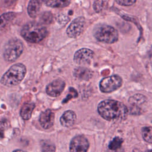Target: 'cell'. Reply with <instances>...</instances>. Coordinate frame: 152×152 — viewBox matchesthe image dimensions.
Here are the masks:
<instances>
[{
    "label": "cell",
    "mask_w": 152,
    "mask_h": 152,
    "mask_svg": "<svg viewBox=\"0 0 152 152\" xmlns=\"http://www.w3.org/2000/svg\"><path fill=\"white\" fill-rule=\"evenodd\" d=\"M55 113L50 109L42 112L39 116V122L44 129H49L54 124Z\"/></svg>",
    "instance_id": "12"
},
{
    "label": "cell",
    "mask_w": 152,
    "mask_h": 152,
    "mask_svg": "<svg viewBox=\"0 0 152 152\" xmlns=\"http://www.w3.org/2000/svg\"><path fill=\"white\" fill-rule=\"evenodd\" d=\"M123 142V140L118 137H115L109 143V148L112 150H115L119 148Z\"/></svg>",
    "instance_id": "21"
},
{
    "label": "cell",
    "mask_w": 152,
    "mask_h": 152,
    "mask_svg": "<svg viewBox=\"0 0 152 152\" xmlns=\"http://www.w3.org/2000/svg\"><path fill=\"white\" fill-rule=\"evenodd\" d=\"M42 1L31 0L28 3L27 12L31 18H35L37 17L40 10Z\"/></svg>",
    "instance_id": "15"
},
{
    "label": "cell",
    "mask_w": 152,
    "mask_h": 152,
    "mask_svg": "<svg viewBox=\"0 0 152 152\" xmlns=\"http://www.w3.org/2000/svg\"><path fill=\"white\" fill-rule=\"evenodd\" d=\"M46 28L40 24L30 23L23 26L21 36L27 42L36 43L41 42L48 35Z\"/></svg>",
    "instance_id": "3"
},
{
    "label": "cell",
    "mask_w": 152,
    "mask_h": 152,
    "mask_svg": "<svg viewBox=\"0 0 152 152\" xmlns=\"http://www.w3.org/2000/svg\"><path fill=\"white\" fill-rule=\"evenodd\" d=\"M15 17L16 14L14 12H5L0 15V30L9 24Z\"/></svg>",
    "instance_id": "17"
},
{
    "label": "cell",
    "mask_w": 152,
    "mask_h": 152,
    "mask_svg": "<svg viewBox=\"0 0 152 152\" xmlns=\"http://www.w3.org/2000/svg\"><path fill=\"white\" fill-rule=\"evenodd\" d=\"M143 139L147 142L152 144V126H145L141 129Z\"/></svg>",
    "instance_id": "20"
},
{
    "label": "cell",
    "mask_w": 152,
    "mask_h": 152,
    "mask_svg": "<svg viewBox=\"0 0 152 152\" xmlns=\"http://www.w3.org/2000/svg\"><path fill=\"white\" fill-rule=\"evenodd\" d=\"M41 19L44 23H50L52 20V15L49 12H46L42 15Z\"/></svg>",
    "instance_id": "26"
},
{
    "label": "cell",
    "mask_w": 152,
    "mask_h": 152,
    "mask_svg": "<svg viewBox=\"0 0 152 152\" xmlns=\"http://www.w3.org/2000/svg\"><path fill=\"white\" fill-rule=\"evenodd\" d=\"M26 66L21 63H17L12 65L2 75L1 83L7 87H13L19 84L26 74Z\"/></svg>",
    "instance_id": "2"
},
{
    "label": "cell",
    "mask_w": 152,
    "mask_h": 152,
    "mask_svg": "<svg viewBox=\"0 0 152 152\" xmlns=\"http://www.w3.org/2000/svg\"><path fill=\"white\" fill-rule=\"evenodd\" d=\"M73 75L77 80L81 81H88L93 77V72L87 68L78 66L74 69Z\"/></svg>",
    "instance_id": "14"
},
{
    "label": "cell",
    "mask_w": 152,
    "mask_h": 152,
    "mask_svg": "<svg viewBox=\"0 0 152 152\" xmlns=\"http://www.w3.org/2000/svg\"><path fill=\"white\" fill-rule=\"evenodd\" d=\"M8 126V122L7 120H2L0 121V137H4L5 131L7 129Z\"/></svg>",
    "instance_id": "23"
},
{
    "label": "cell",
    "mask_w": 152,
    "mask_h": 152,
    "mask_svg": "<svg viewBox=\"0 0 152 152\" xmlns=\"http://www.w3.org/2000/svg\"><path fill=\"white\" fill-rule=\"evenodd\" d=\"M107 3L106 1H96L93 4V8L96 12H100L106 8Z\"/></svg>",
    "instance_id": "22"
},
{
    "label": "cell",
    "mask_w": 152,
    "mask_h": 152,
    "mask_svg": "<svg viewBox=\"0 0 152 152\" xmlns=\"http://www.w3.org/2000/svg\"><path fill=\"white\" fill-rule=\"evenodd\" d=\"M85 25V18L78 17L75 18L66 28V32L70 38H76L83 32Z\"/></svg>",
    "instance_id": "8"
},
{
    "label": "cell",
    "mask_w": 152,
    "mask_h": 152,
    "mask_svg": "<svg viewBox=\"0 0 152 152\" xmlns=\"http://www.w3.org/2000/svg\"><path fill=\"white\" fill-rule=\"evenodd\" d=\"M96 39L103 43H113L118 40V31L113 27L103 24L99 26L94 33Z\"/></svg>",
    "instance_id": "5"
},
{
    "label": "cell",
    "mask_w": 152,
    "mask_h": 152,
    "mask_svg": "<svg viewBox=\"0 0 152 152\" xmlns=\"http://www.w3.org/2000/svg\"><path fill=\"white\" fill-rule=\"evenodd\" d=\"M65 87V83L61 79H56L50 83L46 87V93L53 97L59 96Z\"/></svg>",
    "instance_id": "11"
},
{
    "label": "cell",
    "mask_w": 152,
    "mask_h": 152,
    "mask_svg": "<svg viewBox=\"0 0 152 152\" xmlns=\"http://www.w3.org/2000/svg\"><path fill=\"white\" fill-rule=\"evenodd\" d=\"M45 5L48 7L52 8H64L68 6L71 3L70 1H61V0H52L43 1Z\"/></svg>",
    "instance_id": "18"
},
{
    "label": "cell",
    "mask_w": 152,
    "mask_h": 152,
    "mask_svg": "<svg viewBox=\"0 0 152 152\" xmlns=\"http://www.w3.org/2000/svg\"><path fill=\"white\" fill-rule=\"evenodd\" d=\"M12 152H26V151H23V150H16L13 151Z\"/></svg>",
    "instance_id": "27"
},
{
    "label": "cell",
    "mask_w": 152,
    "mask_h": 152,
    "mask_svg": "<svg viewBox=\"0 0 152 152\" xmlns=\"http://www.w3.org/2000/svg\"><path fill=\"white\" fill-rule=\"evenodd\" d=\"M35 107V104L33 102H26L22 106L20 114L24 120H28L31 117L32 112Z\"/></svg>",
    "instance_id": "16"
},
{
    "label": "cell",
    "mask_w": 152,
    "mask_h": 152,
    "mask_svg": "<svg viewBox=\"0 0 152 152\" xmlns=\"http://www.w3.org/2000/svg\"><path fill=\"white\" fill-rule=\"evenodd\" d=\"M129 112L131 115H138L144 112L147 103V97L141 94H135L129 98Z\"/></svg>",
    "instance_id": "6"
},
{
    "label": "cell",
    "mask_w": 152,
    "mask_h": 152,
    "mask_svg": "<svg viewBox=\"0 0 152 152\" xmlns=\"http://www.w3.org/2000/svg\"><path fill=\"white\" fill-rule=\"evenodd\" d=\"M94 57V52L88 48H81L74 54V62L80 65H87L91 63Z\"/></svg>",
    "instance_id": "10"
},
{
    "label": "cell",
    "mask_w": 152,
    "mask_h": 152,
    "mask_svg": "<svg viewBox=\"0 0 152 152\" xmlns=\"http://www.w3.org/2000/svg\"><path fill=\"white\" fill-rule=\"evenodd\" d=\"M77 121V115L75 113L71 110H68L64 112L60 118L61 124L65 127H71Z\"/></svg>",
    "instance_id": "13"
},
{
    "label": "cell",
    "mask_w": 152,
    "mask_h": 152,
    "mask_svg": "<svg viewBox=\"0 0 152 152\" xmlns=\"http://www.w3.org/2000/svg\"><path fill=\"white\" fill-rule=\"evenodd\" d=\"M144 152H152V150H146Z\"/></svg>",
    "instance_id": "28"
},
{
    "label": "cell",
    "mask_w": 152,
    "mask_h": 152,
    "mask_svg": "<svg viewBox=\"0 0 152 152\" xmlns=\"http://www.w3.org/2000/svg\"><path fill=\"white\" fill-rule=\"evenodd\" d=\"M137 1L135 0H116L115 2L122 6H131Z\"/></svg>",
    "instance_id": "25"
},
{
    "label": "cell",
    "mask_w": 152,
    "mask_h": 152,
    "mask_svg": "<svg viewBox=\"0 0 152 152\" xmlns=\"http://www.w3.org/2000/svg\"><path fill=\"white\" fill-rule=\"evenodd\" d=\"M40 144L42 152H55V145L50 141L41 140Z\"/></svg>",
    "instance_id": "19"
},
{
    "label": "cell",
    "mask_w": 152,
    "mask_h": 152,
    "mask_svg": "<svg viewBox=\"0 0 152 152\" xmlns=\"http://www.w3.org/2000/svg\"><path fill=\"white\" fill-rule=\"evenodd\" d=\"M99 115L109 121L122 120L126 118L128 108L122 102L115 100H104L102 101L97 106Z\"/></svg>",
    "instance_id": "1"
},
{
    "label": "cell",
    "mask_w": 152,
    "mask_h": 152,
    "mask_svg": "<svg viewBox=\"0 0 152 152\" xmlns=\"http://www.w3.org/2000/svg\"><path fill=\"white\" fill-rule=\"evenodd\" d=\"M78 96V93L77 91L73 88L70 87L69 88V94H68V96L66 99H65V100H64L63 103L66 102L68 100H70L72 98H76Z\"/></svg>",
    "instance_id": "24"
},
{
    "label": "cell",
    "mask_w": 152,
    "mask_h": 152,
    "mask_svg": "<svg viewBox=\"0 0 152 152\" xmlns=\"http://www.w3.org/2000/svg\"><path fill=\"white\" fill-rule=\"evenodd\" d=\"M24 49L23 42L17 38L10 39L5 44L3 56L4 59L8 62L16 61L22 54Z\"/></svg>",
    "instance_id": "4"
},
{
    "label": "cell",
    "mask_w": 152,
    "mask_h": 152,
    "mask_svg": "<svg viewBox=\"0 0 152 152\" xmlns=\"http://www.w3.org/2000/svg\"><path fill=\"white\" fill-rule=\"evenodd\" d=\"M122 84V78L117 75L104 77L99 83V88L104 93H111L119 88Z\"/></svg>",
    "instance_id": "7"
},
{
    "label": "cell",
    "mask_w": 152,
    "mask_h": 152,
    "mask_svg": "<svg viewBox=\"0 0 152 152\" xmlns=\"http://www.w3.org/2000/svg\"><path fill=\"white\" fill-rule=\"evenodd\" d=\"M90 144L83 135H77L71 141L69 144L70 152H87Z\"/></svg>",
    "instance_id": "9"
}]
</instances>
